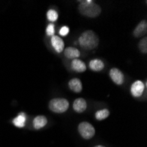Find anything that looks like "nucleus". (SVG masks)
I'll use <instances>...</instances> for the list:
<instances>
[{
    "instance_id": "obj_17",
    "label": "nucleus",
    "mask_w": 147,
    "mask_h": 147,
    "mask_svg": "<svg viewBox=\"0 0 147 147\" xmlns=\"http://www.w3.org/2000/svg\"><path fill=\"white\" fill-rule=\"evenodd\" d=\"M47 18L49 21L51 22H54L57 20L58 18V14L57 12L55 11V10H49V11L47 12Z\"/></svg>"
},
{
    "instance_id": "obj_7",
    "label": "nucleus",
    "mask_w": 147,
    "mask_h": 147,
    "mask_svg": "<svg viewBox=\"0 0 147 147\" xmlns=\"http://www.w3.org/2000/svg\"><path fill=\"white\" fill-rule=\"evenodd\" d=\"M147 33V21L142 20L138 26L137 28L133 31V35L135 37H142L145 35Z\"/></svg>"
},
{
    "instance_id": "obj_6",
    "label": "nucleus",
    "mask_w": 147,
    "mask_h": 147,
    "mask_svg": "<svg viewBox=\"0 0 147 147\" xmlns=\"http://www.w3.org/2000/svg\"><path fill=\"white\" fill-rule=\"evenodd\" d=\"M144 88H145L144 84L142 81H140V80H138V81L134 82L131 86L130 88L131 94L134 97H140L143 94Z\"/></svg>"
},
{
    "instance_id": "obj_4",
    "label": "nucleus",
    "mask_w": 147,
    "mask_h": 147,
    "mask_svg": "<svg viewBox=\"0 0 147 147\" xmlns=\"http://www.w3.org/2000/svg\"><path fill=\"white\" fill-rule=\"evenodd\" d=\"M79 134L84 139H91L95 135V129L91 123L87 122L80 123L78 127Z\"/></svg>"
},
{
    "instance_id": "obj_15",
    "label": "nucleus",
    "mask_w": 147,
    "mask_h": 147,
    "mask_svg": "<svg viewBox=\"0 0 147 147\" xmlns=\"http://www.w3.org/2000/svg\"><path fill=\"white\" fill-rule=\"evenodd\" d=\"M26 115L24 113L20 114L14 120H13V124L15 126L19 127V128H22L25 126V123H26Z\"/></svg>"
},
{
    "instance_id": "obj_5",
    "label": "nucleus",
    "mask_w": 147,
    "mask_h": 147,
    "mask_svg": "<svg viewBox=\"0 0 147 147\" xmlns=\"http://www.w3.org/2000/svg\"><path fill=\"white\" fill-rule=\"evenodd\" d=\"M109 76L112 81L116 85H123L124 82V75L123 73L117 68H113L109 71Z\"/></svg>"
},
{
    "instance_id": "obj_8",
    "label": "nucleus",
    "mask_w": 147,
    "mask_h": 147,
    "mask_svg": "<svg viewBox=\"0 0 147 147\" xmlns=\"http://www.w3.org/2000/svg\"><path fill=\"white\" fill-rule=\"evenodd\" d=\"M51 44L57 53L63 52V50L64 49V42L62 40V38H60L59 36H55V35L52 36Z\"/></svg>"
},
{
    "instance_id": "obj_9",
    "label": "nucleus",
    "mask_w": 147,
    "mask_h": 147,
    "mask_svg": "<svg viewBox=\"0 0 147 147\" xmlns=\"http://www.w3.org/2000/svg\"><path fill=\"white\" fill-rule=\"evenodd\" d=\"M86 108H87L86 101L82 98H78L75 100V101L73 102V109L78 113L84 112L86 109Z\"/></svg>"
},
{
    "instance_id": "obj_13",
    "label": "nucleus",
    "mask_w": 147,
    "mask_h": 147,
    "mask_svg": "<svg viewBox=\"0 0 147 147\" xmlns=\"http://www.w3.org/2000/svg\"><path fill=\"white\" fill-rule=\"evenodd\" d=\"M69 87L74 92H80L82 91V83L78 78H72L69 81Z\"/></svg>"
},
{
    "instance_id": "obj_12",
    "label": "nucleus",
    "mask_w": 147,
    "mask_h": 147,
    "mask_svg": "<svg viewBox=\"0 0 147 147\" xmlns=\"http://www.w3.org/2000/svg\"><path fill=\"white\" fill-rule=\"evenodd\" d=\"M47 123H48V120L44 115H38L34 119V123H33L34 128L35 129H40L43 128L44 126H46Z\"/></svg>"
},
{
    "instance_id": "obj_11",
    "label": "nucleus",
    "mask_w": 147,
    "mask_h": 147,
    "mask_svg": "<svg viewBox=\"0 0 147 147\" xmlns=\"http://www.w3.org/2000/svg\"><path fill=\"white\" fill-rule=\"evenodd\" d=\"M64 56L69 58V59H77L80 57V52L78 49L72 48V47H68L64 49Z\"/></svg>"
},
{
    "instance_id": "obj_14",
    "label": "nucleus",
    "mask_w": 147,
    "mask_h": 147,
    "mask_svg": "<svg viewBox=\"0 0 147 147\" xmlns=\"http://www.w3.org/2000/svg\"><path fill=\"white\" fill-rule=\"evenodd\" d=\"M89 67L93 71H100L104 69V63L100 59H92L89 63Z\"/></svg>"
},
{
    "instance_id": "obj_3",
    "label": "nucleus",
    "mask_w": 147,
    "mask_h": 147,
    "mask_svg": "<svg viewBox=\"0 0 147 147\" xmlns=\"http://www.w3.org/2000/svg\"><path fill=\"white\" fill-rule=\"evenodd\" d=\"M49 109L54 113H64L69 109V101L63 98H56L49 101Z\"/></svg>"
},
{
    "instance_id": "obj_19",
    "label": "nucleus",
    "mask_w": 147,
    "mask_h": 147,
    "mask_svg": "<svg viewBox=\"0 0 147 147\" xmlns=\"http://www.w3.org/2000/svg\"><path fill=\"white\" fill-rule=\"evenodd\" d=\"M46 33H47V34L49 36H54V34H55V26H54V24H49L47 26Z\"/></svg>"
},
{
    "instance_id": "obj_2",
    "label": "nucleus",
    "mask_w": 147,
    "mask_h": 147,
    "mask_svg": "<svg viewBox=\"0 0 147 147\" xmlns=\"http://www.w3.org/2000/svg\"><path fill=\"white\" fill-rule=\"evenodd\" d=\"M78 11L82 15L89 18H96L101 12L100 7L93 1H91V0L80 1V5H78Z\"/></svg>"
},
{
    "instance_id": "obj_21",
    "label": "nucleus",
    "mask_w": 147,
    "mask_h": 147,
    "mask_svg": "<svg viewBox=\"0 0 147 147\" xmlns=\"http://www.w3.org/2000/svg\"><path fill=\"white\" fill-rule=\"evenodd\" d=\"M94 147H105V146H103V145H96Z\"/></svg>"
},
{
    "instance_id": "obj_20",
    "label": "nucleus",
    "mask_w": 147,
    "mask_h": 147,
    "mask_svg": "<svg viewBox=\"0 0 147 147\" xmlns=\"http://www.w3.org/2000/svg\"><path fill=\"white\" fill-rule=\"evenodd\" d=\"M69 28L68 26H63V28L60 29L59 31V34L62 35V36H65V35H67L69 34Z\"/></svg>"
},
{
    "instance_id": "obj_16",
    "label": "nucleus",
    "mask_w": 147,
    "mask_h": 147,
    "mask_svg": "<svg viewBox=\"0 0 147 147\" xmlns=\"http://www.w3.org/2000/svg\"><path fill=\"white\" fill-rule=\"evenodd\" d=\"M109 115V111L107 109H101V110H98L96 113H95V118L99 121H101V120H104L106 118H108Z\"/></svg>"
},
{
    "instance_id": "obj_1",
    "label": "nucleus",
    "mask_w": 147,
    "mask_h": 147,
    "mask_svg": "<svg viewBox=\"0 0 147 147\" xmlns=\"http://www.w3.org/2000/svg\"><path fill=\"white\" fill-rule=\"evenodd\" d=\"M99 42H100L99 37L92 30L85 31L78 38L79 45L83 49L87 50H92L93 49H95L99 45Z\"/></svg>"
},
{
    "instance_id": "obj_10",
    "label": "nucleus",
    "mask_w": 147,
    "mask_h": 147,
    "mask_svg": "<svg viewBox=\"0 0 147 147\" xmlns=\"http://www.w3.org/2000/svg\"><path fill=\"white\" fill-rule=\"evenodd\" d=\"M71 67L77 72H84L86 70V63L83 61L78 59V58L72 60V62H71Z\"/></svg>"
},
{
    "instance_id": "obj_18",
    "label": "nucleus",
    "mask_w": 147,
    "mask_h": 147,
    "mask_svg": "<svg viewBox=\"0 0 147 147\" xmlns=\"http://www.w3.org/2000/svg\"><path fill=\"white\" fill-rule=\"evenodd\" d=\"M139 49L144 54H146L147 53V38L146 37L142 38V40L139 42Z\"/></svg>"
}]
</instances>
